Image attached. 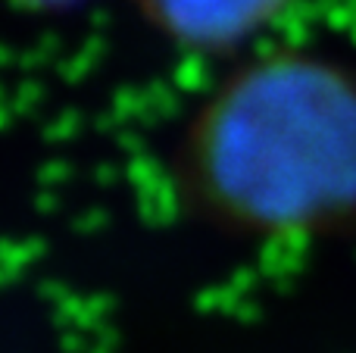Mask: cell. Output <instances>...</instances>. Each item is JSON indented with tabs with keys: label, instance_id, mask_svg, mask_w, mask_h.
<instances>
[{
	"label": "cell",
	"instance_id": "cell-1",
	"mask_svg": "<svg viewBox=\"0 0 356 353\" xmlns=\"http://www.w3.org/2000/svg\"><path fill=\"white\" fill-rule=\"evenodd\" d=\"M169 191L234 244H356V56L266 44L228 63L178 125Z\"/></svg>",
	"mask_w": 356,
	"mask_h": 353
},
{
	"label": "cell",
	"instance_id": "cell-2",
	"mask_svg": "<svg viewBox=\"0 0 356 353\" xmlns=\"http://www.w3.org/2000/svg\"><path fill=\"white\" fill-rule=\"evenodd\" d=\"M303 0H135L141 22L166 47L203 60H241L269 38Z\"/></svg>",
	"mask_w": 356,
	"mask_h": 353
},
{
	"label": "cell",
	"instance_id": "cell-3",
	"mask_svg": "<svg viewBox=\"0 0 356 353\" xmlns=\"http://www.w3.org/2000/svg\"><path fill=\"white\" fill-rule=\"evenodd\" d=\"M10 3L31 10V13H60V10H75L85 0H10Z\"/></svg>",
	"mask_w": 356,
	"mask_h": 353
}]
</instances>
